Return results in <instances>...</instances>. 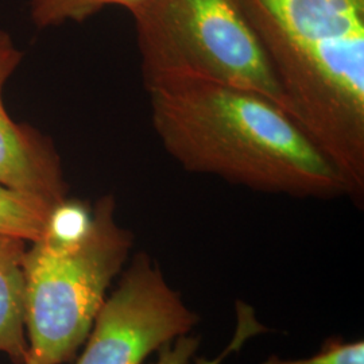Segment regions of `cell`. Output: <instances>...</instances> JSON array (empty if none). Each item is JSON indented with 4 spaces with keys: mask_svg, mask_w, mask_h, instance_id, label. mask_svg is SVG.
<instances>
[{
    "mask_svg": "<svg viewBox=\"0 0 364 364\" xmlns=\"http://www.w3.org/2000/svg\"><path fill=\"white\" fill-rule=\"evenodd\" d=\"M144 87L156 138L182 169L267 193L348 196L308 134L259 93L193 77Z\"/></svg>",
    "mask_w": 364,
    "mask_h": 364,
    "instance_id": "cell-1",
    "label": "cell"
},
{
    "mask_svg": "<svg viewBox=\"0 0 364 364\" xmlns=\"http://www.w3.org/2000/svg\"><path fill=\"white\" fill-rule=\"evenodd\" d=\"M132 234L115 219V200L93 207L90 232L72 245L45 237L25 254V320L30 356L63 364L85 343L107 289L127 262Z\"/></svg>",
    "mask_w": 364,
    "mask_h": 364,
    "instance_id": "cell-2",
    "label": "cell"
},
{
    "mask_svg": "<svg viewBox=\"0 0 364 364\" xmlns=\"http://www.w3.org/2000/svg\"><path fill=\"white\" fill-rule=\"evenodd\" d=\"M144 84L193 77L259 93L282 91L239 0H146L131 11Z\"/></svg>",
    "mask_w": 364,
    "mask_h": 364,
    "instance_id": "cell-3",
    "label": "cell"
},
{
    "mask_svg": "<svg viewBox=\"0 0 364 364\" xmlns=\"http://www.w3.org/2000/svg\"><path fill=\"white\" fill-rule=\"evenodd\" d=\"M197 316L146 252H138L97 313L76 364H142L188 335Z\"/></svg>",
    "mask_w": 364,
    "mask_h": 364,
    "instance_id": "cell-4",
    "label": "cell"
},
{
    "mask_svg": "<svg viewBox=\"0 0 364 364\" xmlns=\"http://www.w3.org/2000/svg\"><path fill=\"white\" fill-rule=\"evenodd\" d=\"M0 185L50 204L68 197V183L52 139L13 120L0 90Z\"/></svg>",
    "mask_w": 364,
    "mask_h": 364,
    "instance_id": "cell-5",
    "label": "cell"
},
{
    "mask_svg": "<svg viewBox=\"0 0 364 364\" xmlns=\"http://www.w3.org/2000/svg\"><path fill=\"white\" fill-rule=\"evenodd\" d=\"M23 239L0 235V355L14 364L28 358L25 320V254Z\"/></svg>",
    "mask_w": 364,
    "mask_h": 364,
    "instance_id": "cell-6",
    "label": "cell"
},
{
    "mask_svg": "<svg viewBox=\"0 0 364 364\" xmlns=\"http://www.w3.org/2000/svg\"><path fill=\"white\" fill-rule=\"evenodd\" d=\"M54 204L0 185V235L33 243L45 232Z\"/></svg>",
    "mask_w": 364,
    "mask_h": 364,
    "instance_id": "cell-7",
    "label": "cell"
},
{
    "mask_svg": "<svg viewBox=\"0 0 364 364\" xmlns=\"http://www.w3.org/2000/svg\"><path fill=\"white\" fill-rule=\"evenodd\" d=\"M146 0H31L30 18L38 28L60 26L65 22H82L108 6L135 10Z\"/></svg>",
    "mask_w": 364,
    "mask_h": 364,
    "instance_id": "cell-8",
    "label": "cell"
},
{
    "mask_svg": "<svg viewBox=\"0 0 364 364\" xmlns=\"http://www.w3.org/2000/svg\"><path fill=\"white\" fill-rule=\"evenodd\" d=\"M92 219L93 208L88 203L66 197L54 205L41 237L60 245L77 243L90 232Z\"/></svg>",
    "mask_w": 364,
    "mask_h": 364,
    "instance_id": "cell-9",
    "label": "cell"
},
{
    "mask_svg": "<svg viewBox=\"0 0 364 364\" xmlns=\"http://www.w3.org/2000/svg\"><path fill=\"white\" fill-rule=\"evenodd\" d=\"M262 364H364V343L363 340L347 343L333 338L326 341L321 351L311 358L284 360L272 356Z\"/></svg>",
    "mask_w": 364,
    "mask_h": 364,
    "instance_id": "cell-10",
    "label": "cell"
},
{
    "mask_svg": "<svg viewBox=\"0 0 364 364\" xmlns=\"http://www.w3.org/2000/svg\"><path fill=\"white\" fill-rule=\"evenodd\" d=\"M200 340L192 336H181L159 350L156 363L153 364H189L198 350Z\"/></svg>",
    "mask_w": 364,
    "mask_h": 364,
    "instance_id": "cell-11",
    "label": "cell"
},
{
    "mask_svg": "<svg viewBox=\"0 0 364 364\" xmlns=\"http://www.w3.org/2000/svg\"><path fill=\"white\" fill-rule=\"evenodd\" d=\"M22 58L23 53L16 48L11 36L0 30V90H3L7 80L13 76Z\"/></svg>",
    "mask_w": 364,
    "mask_h": 364,
    "instance_id": "cell-12",
    "label": "cell"
},
{
    "mask_svg": "<svg viewBox=\"0 0 364 364\" xmlns=\"http://www.w3.org/2000/svg\"><path fill=\"white\" fill-rule=\"evenodd\" d=\"M254 333H255V328H254V326H251V324H248L246 321H239V328H237V331H236V333H235L232 341L228 344V347H227L224 351L221 352L218 358H215V359H212V360L200 359L197 364H220L230 353L239 351L240 347H242V344H243L250 336H252Z\"/></svg>",
    "mask_w": 364,
    "mask_h": 364,
    "instance_id": "cell-13",
    "label": "cell"
},
{
    "mask_svg": "<svg viewBox=\"0 0 364 364\" xmlns=\"http://www.w3.org/2000/svg\"><path fill=\"white\" fill-rule=\"evenodd\" d=\"M25 364H43V363H41V362H38V360H37V359H34V358H33V356H30V355H28V358H27V360H26V362H25Z\"/></svg>",
    "mask_w": 364,
    "mask_h": 364,
    "instance_id": "cell-14",
    "label": "cell"
}]
</instances>
